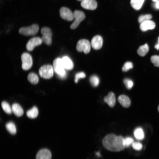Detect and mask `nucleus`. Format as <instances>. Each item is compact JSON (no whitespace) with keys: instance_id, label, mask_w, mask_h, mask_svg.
Listing matches in <instances>:
<instances>
[{"instance_id":"6ab92c4d","label":"nucleus","mask_w":159,"mask_h":159,"mask_svg":"<svg viewBox=\"0 0 159 159\" xmlns=\"http://www.w3.org/2000/svg\"><path fill=\"white\" fill-rule=\"evenodd\" d=\"M38 114V110L36 106H34L31 109L28 110L26 113L27 116L30 118L36 117Z\"/></svg>"},{"instance_id":"e433bc0d","label":"nucleus","mask_w":159,"mask_h":159,"mask_svg":"<svg viewBox=\"0 0 159 159\" xmlns=\"http://www.w3.org/2000/svg\"><path fill=\"white\" fill-rule=\"evenodd\" d=\"M153 2H156L158 0H152Z\"/></svg>"},{"instance_id":"aec40b11","label":"nucleus","mask_w":159,"mask_h":159,"mask_svg":"<svg viewBox=\"0 0 159 159\" xmlns=\"http://www.w3.org/2000/svg\"><path fill=\"white\" fill-rule=\"evenodd\" d=\"M27 79L30 83L33 84H37L39 81L38 75L34 72H31L28 74Z\"/></svg>"},{"instance_id":"423d86ee","label":"nucleus","mask_w":159,"mask_h":159,"mask_svg":"<svg viewBox=\"0 0 159 159\" xmlns=\"http://www.w3.org/2000/svg\"><path fill=\"white\" fill-rule=\"evenodd\" d=\"M42 35L41 38L42 42L48 45H50L52 44V32L51 29L48 27H43L41 30Z\"/></svg>"},{"instance_id":"412c9836","label":"nucleus","mask_w":159,"mask_h":159,"mask_svg":"<svg viewBox=\"0 0 159 159\" xmlns=\"http://www.w3.org/2000/svg\"><path fill=\"white\" fill-rule=\"evenodd\" d=\"M145 0H131L130 4L132 7L136 10H139L142 7Z\"/></svg>"},{"instance_id":"bb28decb","label":"nucleus","mask_w":159,"mask_h":159,"mask_svg":"<svg viewBox=\"0 0 159 159\" xmlns=\"http://www.w3.org/2000/svg\"><path fill=\"white\" fill-rule=\"evenodd\" d=\"M152 17V16L150 14L142 15L139 17L138 21L141 24L145 21L150 20Z\"/></svg>"},{"instance_id":"ddd939ff","label":"nucleus","mask_w":159,"mask_h":159,"mask_svg":"<svg viewBox=\"0 0 159 159\" xmlns=\"http://www.w3.org/2000/svg\"><path fill=\"white\" fill-rule=\"evenodd\" d=\"M52 157L50 151L47 149L40 150L36 155V159H51Z\"/></svg>"},{"instance_id":"473e14b6","label":"nucleus","mask_w":159,"mask_h":159,"mask_svg":"<svg viewBox=\"0 0 159 159\" xmlns=\"http://www.w3.org/2000/svg\"><path fill=\"white\" fill-rule=\"evenodd\" d=\"M132 145L134 149L137 150H140L143 147L141 143L139 142H134Z\"/></svg>"},{"instance_id":"58836bf2","label":"nucleus","mask_w":159,"mask_h":159,"mask_svg":"<svg viewBox=\"0 0 159 159\" xmlns=\"http://www.w3.org/2000/svg\"><path fill=\"white\" fill-rule=\"evenodd\" d=\"M77 1H83V0H77Z\"/></svg>"},{"instance_id":"72a5a7b5","label":"nucleus","mask_w":159,"mask_h":159,"mask_svg":"<svg viewBox=\"0 0 159 159\" xmlns=\"http://www.w3.org/2000/svg\"><path fill=\"white\" fill-rule=\"evenodd\" d=\"M154 4V7L157 9H159V0H158Z\"/></svg>"},{"instance_id":"c756f323","label":"nucleus","mask_w":159,"mask_h":159,"mask_svg":"<svg viewBox=\"0 0 159 159\" xmlns=\"http://www.w3.org/2000/svg\"><path fill=\"white\" fill-rule=\"evenodd\" d=\"M134 140L131 137H128L124 138V143L125 147H128L134 143Z\"/></svg>"},{"instance_id":"f704fd0d","label":"nucleus","mask_w":159,"mask_h":159,"mask_svg":"<svg viewBox=\"0 0 159 159\" xmlns=\"http://www.w3.org/2000/svg\"><path fill=\"white\" fill-rule=\"evenodd\" d=\"M155 48L157 49H159V37L158 38V43L155 46Z\"/></svg>"},{"instance_id":"2f4dec72","label":"nucleus","mask_w":159,"mask_h":159,"mask_svg":"<svg viewBox=\"0 0 159 159\" xmlns=\"http://www.w3.org/2000/svg\"><path fill=\"white\" fill-rule=\"evenodd\" d=\"M86 75L83 72H78L76 74L75 76L74 82L77 83L78 82L79 79L83 78L85 77Z\"/></svg>"},{"instance_id":"a211bd4d","label":"nucleus","mask_w":159,"mask_h":159,"mask_svg":"<svg viewBox=\"0 0 159 159\" xmlns=\"http://www.w3.org/2000/svg\"><path fill=\"white\" fill-rule=\"evenodd\" d=\"M62 60L65 69L69 70L73 69L74 67L73 63L69 57L67 56H64L62 59Z\"/></svg>"},{"instance_id":"39448f33","label":"nucleus","mask_w":159,"mask_h":159,"mask_svg":"<svg viewBox=\"0 0 159 159\" xmlns=\"http://www.w3.org/2000/svg\"><path fill=\"white\" fill-rule=\"evenodd\" d=\"M22 61L21 67L24 70L29 69L33 64L32 58L29 53L26 52L23 53L21 56Z\"/></svg>"},{"instance_id":"4468645a","label":"nucleus","mask_w":159,"mask_h":159,"mask_svg":"<svg viewBox=\"0 0 159 159\" xmlns=\"http://www.w3.org/2000/svg\"><path fill=\"white\" fill-rule=\"evenodd\" d=\"M155 26V24L153 21L149 20L141 23L140 27L142 31H145L148 29H153Z\"/></svg>"},{"instance_id":"cd10ccee","label":"nucleus","mask_w":159,"mask_h":159,"mask_svg":"<svg viewBox=\"0 0 159 159\" xmlns=\"http://www.w3.org/2000/svg\"><path fill=\"white\" fill-rule=\"evenodd\" d=\"M133 65L132 63L130 62H127L125 63L123 66L122 70L124 72L128 71L130 69L133 68Z\"/></svg>"},{"instance_id":"f3484780","label":"nucleus","mask_w":159,"mask_h":159,"mask_svg":"<svg viewBox=\"0 0 159 159\" xmlns=\"http://www.w3.org/2000/svg\"><path fill=\"white\" fill-rule=\"evenodd\" d=\"M11 108L12 112L16 116L20 117L23 114L24 111L22 108L18 103L13 104Z\"/></svg>"},{"instance_id":"4be33fe9","label":"nucleus","mask_w":159,"mask_h":159,"mask_svg":"<svg viewBox=\"0 0 159 159\" xmlns=\"http://www.w3.org/2000/svg\"><path fill=\"white\" fill-rule=\"evenodd\" d=\"M134 134L136 139L138 140L143 139L144 137L143 130L141 127H138L135 129L134 132Z\"/></svg>"},{"instance_id":"f03ea898","label":"nucleus","mask_w":159,"mask_h":159,"mask_svg":"<svg viewBox=\"0 0 159 159\" xmlns=\"http://www.w3.org/2000/svg\"><path fill=\"white\" fill-rule=\"evenodd\" d=\"M53 67L54 72L59 78L64 79L66 77L67 73L61 59L60 58L55 59L53 62Z\"/></svg>"},{"instance_id":"6e6552de","label":"nucleus","mask_w":159,"mask_h":159,"mask_svg":"<svg viewBox=\"0 0 159 159\" xmlns=\"http://www.w3.org/2000/svg\"><path fill=\"white\" fill-rule=\"evenodd\" d=\"M90 42L87 40L82 39L79 40L77 43L76 49L79 52H83L85 54H87L90 50Z\"/></svg>"},{"instance_id":"dca6fc26","label":"nucleus","mask_w":159,"mask_h":159,"mask_svg":"<svg viewBox=\"0 0 159 159\" xmlns=\"http://www.w3.org/2000/svg\"><path fill=\"white\" fill-rule=\"evenodd\" d=\"M119 103L123 107L125 108L129 107L131 104V101L129 97L124 95H121L118 98Z\"/></svg>"},{"instance_id":"20e7f679","label":"nucleus","mask_w":159,"mask_h":159,"mask_svg":"<svg viewBox=\"0 0 159 159\" xmlns=\"http://www.w3.org/2000/svg\"><path fill=\"white\" fill-rule=\"evenodd\" d=\"M39 30L38 25L34 24L29 26L21 28L19 30V32L20 34L25 36H33L38 33Z\"/></svg>"},{"instance_id":"c9c22d12","label":"nucleus","mask_w":159,"mask_h":159,"mask_svg":"<svg viewBox=\"0 0 159 159\" xmlns=\"http://www.w3.org/2000/svg\"><path fill=\"white\" fill-rule=\"evenodd\" d=\"M96 154L98 157H99L101 156V155L99 152H96Z\"/></svg>"},{"instance_id":"9b49d317","label":"nucleus","mask_w":159,"mask_h":159,"mask_svg":"<svg viewBox=\"0 0 159 159\" xmlns=\"http://www.w3.org/2000/svg\"><path fill=\"white\" fill-rule=\"evenodd\" d=\"M81 5L85 9L94 10L97 8V4L95 0H83L81 2Z\"/></svg>"},{"instance_id":"7c9ffc66","label":"nucleus","mask_w":159,"mask_h":159,"mask_svg":"<svg viewBox=\"0 0 159 159\" xmlns=\"http://www.w3.org/2000/svg\"><path fill=\"white\" fill-rule=\"evenodd\" d=\"M123 82L127 88L128 89H130L133 85L132 81L129 79L126 78L124 79Z\"/></svg>"},{"instance_id":"c85d7f7f","label":"nucleus","mask_w":159,"mask_h":159,"mask_svg":"<svg viewBox=\"0 0 159 159\" xmlns=\"http://www.w3.org/2000/svg\"><path fill=\"white\" fill-rule=\"evenodd\" d=\"M150 60L155 66L159 67V56H152L150 58Z\"/></svg>"},{"instance_id":"4c0bfd02","label":"nucleus","mask_w":159,"mask_h":159,"mask_svg":"<svg viewBox=\"0 0 159 159\" xmlns=\"http://www.w3.org/2000/svg\"><path fill=\"white\" fill-rule=\"evenodd\" d=\"M158 110L159 112V105L158 107Z\"/></svg>"},{"instance_id":"9d476101","label":"nucleus","mask_w":159,"mask_h":159,"mask_svg":"<svg viewBox=\"0 0 159 159\" xmlns=\"http://www.w3.org/2000/svg\"><path fill=\"white\" fill-rule=\"evenodd\" d=\"M61 17L64 19L68 21H72L74 19L73 13L68 8L61 7L59 11Z\"/></svg>"},{"instance_id":"f257e3e1","label":"nucleus","mask_w":159,"mask_h":159,"mask_svg":"<svg viewBox=\"0 0 159 159\" xmlns=\"http://www.w3.org/2000/svg\"><path fill=\"white\" fill-rule=\"evenodd\" d=\"M102 144L106 150L113 152L123 150L125 146L124 138L121 136H117L113 134L106 135L102 140Z\"/></svg>"},{"instance_id":"f8f14e48","label":"nucleus","mask_w":159,"mask_h":159,"mask_svg":"<svg viewBox=\"0 0 159 159\" xmlns=\"http://www.w3.org/2000/svg\"><path fill=\"white\" fill-rule=\"evenodd\" d=\"M91 44L92 47L94 49L96 50L100 49L103 44L102 37L100 35L95 36L92 38Z\"/></svg>"},{"instance_id":"5701e85b","label":"nucleus","mask_w":159,"mask_h":159,"mask_svg":"<svg viewBox=\"0 0 159 159\" xmlns=\"http://www.w3.org/2000/svg\"><path fill=\"white\" fill-rule=\"evenodd\" d=\"M149 47L147 44L139 47L137 50V53L140 56L143 57L148 52Z\"/></svg>"},{"instance_id":"7ed1b4c3","label":"nucleus","mask_w":159,"mask_h":159,"mask_svg":"<svg viewBox=\"0 0 159 159\" xmlns=\"http://www.w3.org/2000/svg\"><path fill=\"white\" fill-rule=\"evenodd\" d=\"M53 66L50 64L44 65L40 67L39 74L42 78L49 79L52 77L54 74Z\"/></svg>"},{"instance_id":"0eeeda50","label":"nucleus","mask_w":159,"mask_h":159,"mask_svg":"<svg viewBox=\"0 0 159 159\" xmlns=\"http://www.w3.org/2000/svg\"><path fill=\"white\" fill-rule=\"evenodd\" d=\"M73 15L74 21L70 26V28L72 29L76 28L80 22L85 18L84 13L80 11H75L73 12Z\"/></svg>"},{"instance_id":"a878e982","label":"nucleus","mask_w":159,"mask_h":159,"mask_svg":"<svg viewBox=\"0 0 159 159\" xmlns=\"http://www.w3.org/2000/svg\"><path fill=\"white\" fill-rule=\"evenodd\" d=\"M90 81L92 85L94 87H97L99 83V78L95 75H92L90 77Z\"/></svg>"},{"instance_id":"393cba45","label":"nucleus","mask_w":159,"mask_h":159,"mask_svg":"<svg viewBox=\"0 0 159 159\" xmlns=\"http://www.w3.org/2000/svg\"><path fill=\"white\" fill-rule=\"evenodd\" d=\"M1 106L3 110L6 113L9 114L12 113L11 108L8 102L3 101L1 103Z\"/></svg>"},{"instance_id":"b1692460","label":"nucleus","mask_w":159,"mask_h":159,"mask_svg":"<svg viewBox=\"0 0 159 159\" xmlns=\"http://www.w3.org/2000/svg\"><path fill=\"white\" fill-rule=\"evenodd\" d=\"M7 130L11 134H15L16 133V128L14 124L12 122H10L6 124Z\"/></svg>"},{"instance_id":"1a4fd4ad","label":"nucleus","mask_w":159,"mask_h":159,"mask_svg":"<svg viewBox=\"0 0 159 159\" xmlns=\"http://www.w3.org/2000/svg\"><path fill=\"white\" fill-rule=\"evenodd\" d=\"M42 42L41 38L39 37L31 38L28 42L26 45V48L29 51H32L36 47L41 45Z\"/></svg>"},{"instance_id":"2eb2a0df","label":"nucleus","mask_w":159,"mask_h":159,"mask_svg":"<svg viewBox=\"0 0 159 159\" xmlns=\"http://www.w3.org/2000/svg\"><path fill=\"white\" fill-rule=\"evenodd\" d=\"M104 101L110 107H113L116 102V98L114 94L112 92L109 93L107 96L105 97Z\"/></svg>"}]
</instances>
